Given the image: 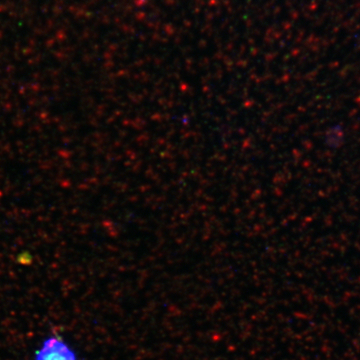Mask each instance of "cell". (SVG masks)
Returning <instances> with one entry per match:
<instances>
[{"label": "cell", "instance_id": "1", "mask_svg": "<svg viewBox=\"0 0 360 360\" xmlns=\"http://www.w3.org/2000/svg\"><path fill=\"white\" fill-rule=\"evenodd\" d=\"M34 360H78L75 351L66 342L57 337H49L36 351Z\"/></svg>", "mask_w": 360, "mask_h": 360}]
</instances>
